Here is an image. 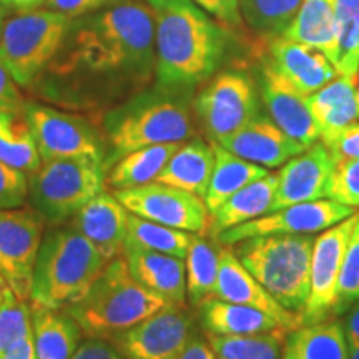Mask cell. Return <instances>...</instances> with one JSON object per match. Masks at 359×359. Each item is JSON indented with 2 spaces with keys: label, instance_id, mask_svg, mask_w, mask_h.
Listing matches in <instances>:
<instances>
[{
  "label": "cell",
  "instance_id": "obj_1",
  "mask_svg": "<svg viewBox=\"0 0 359 359\" xmlns=\"http://www.w3.org/2000/svg\"><path fill=\"white\" fill-rule=\"evenodd\" d=\"M53 72L97 82L143 83L155 72V22L150 7L132 0L72 20Z\"/></svg>",
  "mask_w": 359,
  "mask_h": 359
},
{
  "label": "cell",
  "instance_id": "obj_2",
  "mask_svg": "<svg viewBox=\"0 0 359 359\" xmlns=\"http://www.w3.org/2000/svg\"><path fill=\"white\" fill-rule=\"evenodd\" d=\"M155 22V77L163 88L195 92L222 67L228 32L193 0H147Z\"/></svg>",
  "mask_w": 359,
  "mask_h": 359
},
{
  "label": "cell",
  "instance_id": "obj_3",
  "mask_svg": "<svg viewBox=\"0 0 359 359\" xmlns=\"http://www.w3.org/2000/svg\"><path fill=\"white\" fill-rule=\"evenodd\" d=\"M191 103L193 92L155 85L107 111L103 116L107 172L135 150L195 137Z\"/></svg>",
  "mask_w": 359,
  "mask_h": 359
},
{
  "label": "cell",
  "instance_id": "obj_4",
  "mask_svg": "<svg viewBox=\"0 0 359 359\" xmlns=\"http://www.w3.org/2000/svg\"><path fill=\"white\" fill-rule=\"evenodd\" d=\"M110 259L70 224L45 230L35 262L29 302L67 308L82 296Z\"/></svg>",
  "mask_w": 359,
  "mask_h": 359
},
{
  "label": "cell",
  "instance_id": "obj_5",
  "mask_svg": "<svg viewBox=\"0 0 359 359\" xmlns=\"http://www.w3.org/2000/svg\"><path fill=\"white\" fill-rule=\"evenodd\" d=\"M130 273L123 255L111 258L88 290L65 309L87 338L109 339L167 306Z\"/></svg>",
  "mask_w": 359,
  "mask_h": 359
},
{
  "label": "cell",
  "instance_id": "obj_6",
  "mask_svg": "<svg viewBox=\"0 0 359 359\" xmlns=\"http://www.w3.org/2000/svg\"><path fill=\"white\" fill-rule=\"evenodd\" d=\"M313 235L255 236L231 245L236 258L278 303L302 314L309 294Z\"/></svg>",
  "mask_w": 359,
  "mask_h": 359
},
{
  "label": "cell",
  "instance_id": "obj_7",
  "mask_svg": "<svg viewBox=\"0 0 359 359\" xmlns=\"http://www.w3.org/2000/svg\"><path fill=\"white\" fill-rule=\"evenodd\" d=\"M103 161L75 156L42 161L29 175V203L47 226L69 223L80 208L105 190Z\"/></svg>",
  "mask_w": 359,
  "mask_h": 359
},
{
  "label": "cell",
  "instance_id": "obj_8",
  "mask_svg": "<svg viewBox=\"0 0 359 359\" xmlns=\"http://www.w3.org/2000/svg\"><path fill=\"white\" fill-rule=\"evenodd\" d=\"M72 19L48 8L25 11L4 24L0 60L19 87H30L64 45Z\"/></svg>",
  "mask_w": 359,
  "mask_h": 359
},
{
  "label": "cell",
  "instance_id": "obj_9",
  "mask_svg": "<svg viewBox=\"0 0 359 359\" xmlns=\"http://www.w3.org/2000/svg\"><path fill=\"white\" fill-rule=\"evenodd\" d=\"M191 107L206 137L217 143L263 114L258 85L240 69L215 74L193 98Z\"/></svg>",
  "mask_w": 359,
  "mask_h": 359
},
{
  "label": "cell",
  "instance_id": "obj_10",
  "mask_svg": "<svg viewBox=\"0 0 359 359\" xmlns=\"http://www.w3.org/2000/svg\"><path fill=\"white\" fill-rule=\"evenodd\" d=\"M24 114L42 161L88 156L105 165V135L98 132L87 118L40 103H27Z\"/></svg>",
  "mask_w": 359,
  "mask_h": 359
},
{
  "label": "cell",
  "instance_id": "obj_11",
  "mask_svg": "<svg viewBox=\"0 0 359 359\" xmlns=\"http://www.w3.org/2000/svg\"><path fill=\"white\" fill-rule=\"evenodd\" d=\"M45 226L32 206L0 210V283L27 302Z\"/></svg>",
  "mask_w": 359,
  "mask_h": 359
},
{
  "label": "cell",
  "instance_id": "obj_12",
  "mask_svg": "<svg viewBox=\"0 0 359 359\" xmlns=\"http://www.w3.org/2000/svg\"><path fill=\"white\" fill-rule=\"evenodd\" d=\"M115 196L130 213L140 218L193 235L210 233V212L205 200L190 191L150 182L128 190H116Z\"/></svg>",
  "mask_w": 359,
  "mask_h": 359
},
{
  "label": "cell",
  "instance_id": "obj_13",
  "mask_svg": "<svg viewBox=\"0 0 359 359\" xmlns=\"http://www.w3.org/2000/svg\"><path fill=\"white\" fill-rule=\"evenodd\" d=\"M195 330L187 306L167 304L109 341L127 359H178Z\"/></svg>",
  "mask_w": 359,
  "mask_h": 359
},
{
  "label": "cell",
  "instance_id": "obj_14",
  "mask_svg": "<svg viewBox=\"0 0 359 359\" xmlns=\"http://www.w3.org/2000/svg\"><path fill=\"white\" fill-rule=\"evenodd\" d=\"M354 213L356 210L351 206L338 203L331 198L306 201V203L286 206L251 222L238 224L230 230H224L215 238V241L219 245H235L238 241L255 236L314 235L334 226Z\"/></svg>",
  "mask_w": 359,
  "mask_h": 359
},
{
  "label": "cell",
  "instance_id": "obj_15",
  "mask_svg": "<svg viewBox=\"0 0 359 359\" xmlns=\"http://www.w3.org/2000/svg\"><path fill=\"white\" fill-rule=\"evenodd\" d=\"M358 213V212H356ZM356 213L314 238L309 271V294L302 311V325L334 318L338 281L344 251L356 223Z\"/></svg>",
  "mask_w": 359,
  "mask_h": 359
},
{
  "label": "cell",
  "instance_id": "obj_16",
  "mask_svg": "<svg viewBox=\"0 0 359 359\" xmlns=\"http://www.w3.org/2000/svg\"><path fill=\"white\" fill-rule=\"evenodd\" d=\"M258 93L269 118L303 148L320 140L321 132L308 109L306 97L286 82L264 58L258 72Z\"/></svg>",
  "mask_w": 359,
  "mask_h": 359
},
{
  "label": "cell",
  "instance_id": "obj_17",
  "mask_svg": "<svg viewBox=\"0 0 359 359\" xmlns=\"http://www.w3.org/2000/svg\"><path fill=\"white\" fill-rule=\"evenodd\" d=\"M334 156L323 142L313 143L283 165L269 213L286 206L327 198Z\"/></svg>",
  "mask_w": 359,
  "mask_h": 359
},
{
  "label": "cell",
  "instance_id": "obj_18",
  "mask_svg": "<svg viewBox=\"0 0 359 359\" xmlns=\"http://www.w3.org/2000/svg\"><path fill=\"white\" fill-rule=\"evenodd\" d=\"M213 298L257 308L275 318L288 331L302 326V316L286 309L268 293L262 283L236 258L231 245H219L218 278Z\"/></svg>",
  "mask_w": 359,
  "mask_h": 359
},
{
  "label": "cell",
  "instance_id": "obj_19",
  "mask_svg": "<svg viewBox=\"0 0 359 359\" xmlns=\"http://www.w3.org/2000/svg\"><path fill=\"white\" fill-rule=\"evenodd\" d=\"M218 145L264 168H280L293 156L306 150L264 114H259L243 128L223 138Z\"/></svg>",
  "mask_w": 359,
  "mask_h": 359
},
{
  "label": "cell",
  "instance_id": "obj_20",
  "mask_svg": "<svg viewBox=\"0 0 359 359\" xmlns=\"http://www.w3.org/2000/svg\"><path fill=\"white\" fill-rule=\"evenodd\" d=\"M266 60L303 97L318 92L338 77L334 65L325 53L285 37L269 40Z\"/></svg>",
  "mask_w": 359,
  "mask_h": 359
},
{
  "label": "cell",
  "instance_id": "obj_21",
  "mask_svg": "<svg viewBox=\"0 0 359 359\" xmlns=\"http://www.w3.org/2000/svg\"><path fill=\"white\" fill-rule=\"evenodd\" d=\"M128 213L130 212L120 203L115 193L102 191L83 208H80L79 213L65 224L75 228L80 235L100 248L107 258L111 259L123 255Z\"/></svg>",
  "mask_w": 359,
  "mask_h": 359
},
{
  "label": "cell",
  "instance_id": "obj_22",
  "mask_svg": "<svg viewBox=\"0 0 359 359\" xmlns=\"http://www.w3.org/2000/svg\"><path fill=\"white\" fill-rule=\"evenodd\" d=\"M123 257L130 273L151 293L161 296L168 304L187 306L185 259L125 243Z\"/></svg>",
  "mask_w": 359,
  "mask_h": 359
},
{
  "label": "cell",
  "instance_id": "obj_23",
  "mask_svg": "<svg viewBox=\"0 0 359 359\" xmlns=\"http://www.w3.org/2000/svg\"><path fill=\"white\" fill-rule=\"evenodd\" d=\"M200 325L206 334L217 336H253L285 331L275 318L245 304L228 303L210 298L200 304Z\"/></svg>",
  "mask_w": 359,
  "mask_h": 359
},
{
  "label": "cell",
  "instance_id": "obj_24",
  "mask_svg": "<svg viewBox=\"0 0 359 359\" xmlns=\"http://www.w3.org/2000/svg\"><path fill=\"white\" fill-rule=\"evenodd\" d=\"M215 167L213 143L193 137L183 142L170 156L155 182L190 191L205 198Z\"/></svg>",
  "mask_w": 359,
  "mask_h": 359
},
{
  "label": "cell",
  "instance_id": "obj_25",
  "mask_svg": "<svg viewBox=\"0 0 359 359\" xmlns=\"http://www.w3.org/2000/svg\"><path fill=\"white\" fill-rule=\"evenodd\" d=\"M35 359H72L83 338L82 327L65 308L32 306Z\"/></svg>",
  "mask_w": 359,
  "mask_h": 359
},
{
  "label": "cell",
  "instance_id": "obj_26",
  "mask_svg": "<svg viewBox=\"0 0 359 359\" xmlns=\"http://www.w3.org/2000/svg\"><path fill=\"white\" fill-rule=\"evenodd\" d=\"M349 343L343 321L330 320L302 325L290 331L281 359H348Z\"/></svg>",
  "mask_w": 359,
  "mask_h": 359
},
{
  "label": "cell",
  "instance_id": "obj_27",
  "mask_svg": "<svg viewBox=\"0 0 359 359\" xmlns=\"http://www.w3.org/2000/svg\"><path fill=\"white\" fill-rule=\"evenodd\" d=\"M356 83V79L338 75L318 92L306 97L308 109L320 127L321 137L338 132L359 120Z\"/></svg>",
  "mask_w": 359,
  "mask_h": 359
},
{
  "label": "cell",
  "instance_id": "obj_28",
  "mask_svg": "<svg viewBox=\"0 0 359 359\" xmlns=\"http://www.w3.org/2000/svg\"><path fill=\"white\" fill-rule=\"evenodd\" d=\"M276 187L278 173H268L231 195L217 212L210 215V235L217 238L224 230L269 213Z\"/></svg>",
  "mask_w": 359,
  "mask_h": 359
},
{
  "label": "cell",
  "instance_id": "obj_29",
  "mask_svg": "<svg viewBox=\"0 0 359 359\" xmlns=\"http://www.w3.org/2000/svg\"><path fill=\"white\" fill-rule=\"evenodd\" d=\"M281 37L316 48L334 65L338 52L336 0H303L293 22Z\"/></svg>",
  "mask_w": 359,
  "mask_h": 359
},
{
  "label": "cell",
  "instance_id": "obj_30",
  "mask_svg": "<svg viewBox=\"0 0 359 359\" xmlns=\"http://www.w3.org/2000/svg\"><path fill=\"white\" fill-rule=\"evenodd\" d=\"M212 143L215 150V167L208 190H206L203 198L210 215L217 212L224 201L231 195H235L236 191H240L241 188L269 173L268 168L240 158V156L228 151L226 148L218 145L217 142Z\"/></svg>",
  "mask_w": 359,
  "mask_h": 359
},
{
  "label": "cell",
  "instance_id": "obj_31",
  "mask_svg": "<svg viewBox=\"0 0 359 359\" xmlns=\"http://www.w3.org/2000/svg\"><path fill=\"white\" fill-rule=\"evenodd\" d=\"M183 143V142H182ZM182 143H161L125 155L107 172L105 183L114 190H128L155 182Z\"/></svg>",
  "mask_w": 359,
  "mask_h": 359
},
{
  "label": "cell",
  "instance_id": "obj_32",
  "mask_svg": "<svg viewBox=\"0 0 359 359\" xmlns=\"http://www.w3.org/2000/svg\"><path fill=\"white\" fill-rule=\"evenodd\" d=\"M0 160L25 175L34 173L42 165L24 111H0Z\"/></svg>",
  "mask_w": 359,
  "mask_h": 359
},
{
  "label": "cell",
  "instance_id": "obj_33",
  "mask_svg": "<svg viewBox=\"0 0 359 359\" xmlns=\"http://www.w3.org/2000/svg\"><path fill=\"white\" fill-rule=\"evenodd\" d=\"M219 245L206 240L205 235H193L185 257L187 299L198 309L201 303L215 296L218 278Z\"/></svg>",
  "mask_w": 359,
  "mask_h": 359
},
{
  "label": "cell",
  "instance_id": "obj_34",
  "mask_svg": "<svg viewBox=\"0 0 359 359\" xmlns=\"http://www.w3.org/2000/svg\"><path fill=\"white\" fill-rule=\"evenodd\" d=\"M303 0H240L246 25L259 37L273 40L288 29Z\"/></svg>",
  "mask_w": 359,
  "mask_h": 359
},
{
  "label": "cell",
  "instance_id": "obj_35",
  "mask_svg": "<svg viewBox=\"0 0 359 359\" xmlns=\"http://www.w3.org/2000/svg\"><path fill=\"white\" fill-rule=\"evenodd\" d=\"M191 238L193 233L175 230V228L128 213L127 241L125 243H133L140 248L160 251V253L185 259Z\"/></svg>",
  "mask_w": 359,
  "mask_h": 359
},
{
  "label": "cell",
  "instance_id": "obj_36",
  "mask_svg": "<svg viewBox=\"0 0 359 359\" xmlns=\"http://www.w3.org/2000/svg\"><path fill=\"white\" fill-rule=\"evenodd\" d=\"M338 75L359 80V0H336Z\"/></svg>",
  "mask_w": 359,
  "mask_h": 359
},
{
  "label": "cell",
  "instance_id": "obj_37",
  "mask_svg": "<svg viewBox=\"0 0 359 359\" xmlns=\"http://www.w3.org/2000/svg\"><path fill=\"white\" fill-rule=\"evenodd\" d=\"M286 334L278 331L253 336H206L217 359H281Z\"/></svg>",
  "mask_w": 359,
  "mask_h": 359
},
{
  "label": "cell",
  "instance_id": "obj_38",
  "mask_svg": "<svg viewBox=\"0 0 359 359\" xmlns=\"http://www.w3.org/2000/svg\"><path fill=\"white\" fill-rule=\"evenodd\" d=\"M32 331V308L11 288H4L0 303V358Z\"/></svg>",
  "mask_w": 359,
  "mask_h": 359
},
{
  "label": "cell",
  "instance_id": "obj_39",
  "mask_svg": "<svg viewBox=\"0 0 359 359\" xmlns=\"http://www.w3.org/2000/svg\"><path fill=\"white\" fill-rule=\"evenodd\" d=\"M356 303H359V212L341 264L334 316L346 313Z\"/></svg>",
  "mask_w": 359,
  "mask_h": 359
},
{
  "label": "cell",
  "instance_id": "obj_40",
  "mask_svg": "<svg viewBox=\"0 0 359 359\" xmlns=\"http://www.w3.org/2000/svg\"><path fill=\"white\" fill-rule=\"evenodd\" d=\"M327 198L359 208V158H334Z\"/></svg>",
  "mask_w": 359,
  "mask_h": 359
},
{
  "label": "cell",
  "instance_id": "obj_41",
  "mask_svg": "<svg viewBox=\"0 0 359 359\" xmlns=\"http://www.w3.org/2000/svg\"><path fill=\"white\" fill-rule=\"evenodd\" d=\"M29 200V175L0 160V210L22 208Z\"/></svg>",
  "mask_w": 359,
  "mask_h": 359
},
{
  "label": "cell",
  "instance_id": "obj_42",
  "mask_svg": "<svg viewBox=\"0 0 359 359\" xmlns=\"http://www.w3.org/2000/svg\"><path fill=\"white\" fill-rule=\"evenodd\" d=\"M320 140L334 158H359V122H354L338 132L325 135Z\"/></svg>",
  "mask_w": 359,
  "mask_h": 359
},
{
  "label": "cell",
  "instance_id": "obj_43",
  "mask_svg": "<svg viewBox=\"0 0 359 359\" xmlns=\"http://www.w3.org/2000/svg\"><path fill=\"white\" fill-rule=\"evenodd\" d=\"M200 8L213 17L219 25L231 30L241 29L243 15H241L240 0H193Z\"/></svg>",
  "mask_w": 359,
  "mask_h": 359
},
{
  "label": "cell",
  "instance_id": "obj_44",
  "mask_svg": "<svg viewBox=\"0 0 359 359\" xmlns=\"http://www.w3.org/2000/svg\"><path fill=\"white\" fill-rule=\"evenodd\" d=\"M116 2H120V0H43L42 6L48 11L64 13V15L74 19V17L114 6Z\"/></svg>",
  "mask_w": 359,
  "mask_h": 359
},
{
  "label": "cell",
  "instance_id": "obj_45",
  "mask_svg": "<svg viewBox=\"0 0 359 359\" xmlns=\"http://www.w3.org/2000/svg\"><path fill=\"white\" fill-rule=\"evenodd\" d=\"M25 105L19 85L0 60V111H24Z\"/></svg>",
  "mask_w": 359,
  "mask_h": 359
},
{
  "label": "cell",
  "instance_id": "obj_46",
  "mask_svg": "<svg viewBox=\"0 0 359 359\" xmlns=\"http://www.w3.org/2000/svg\"><path fill=\"white\" fill-rule=\"evenodd\" d=\"M72 359H127L105 338H87Z\"/></svg>",
  "mask_w": 359,
  "mask_h": 359
},
{
  "label": "cell",
  "instance_id": "obj_47",
  "mask_svg": "<svg viewBox=\"0 0 359 359\" xmlns=\"http://www.w3.org/2000/svg\"><path fill=\"white\" fill-rule=\"evenodd\" d=\"M178 359H217L205 331L203 333H200L198 330L193 331V334L190 336V339H188Z\"/></svg>",
  "mask_w": 359,
  "mask_h": 359
},
{
  "label": "cell",
  "instance_id": "obj_48",
  "mask_svg": "<svg viewBox=\"0 0 359 359\" xmlns=\"http://www.w3.org/2000/svg\"><path fill=\"white\" fill-rule=\"evenodd\" d=\"M0 359H35L32 331H30L24 339L19 341L12 349H8Z\"/></svg>",
  "mask_w": 359,
  "mask_h": 359
},
{
  "label": "cell",
  "instance_id": "obj_49",
  "mask_svg": "<svg viewBox=\"0 0 359 359\" xmlns=\"http://www.w3.org/2000/svg\"><path fill=\"white\" fill-rule=\"evenodd\" d=\"M344 331H346V338L349 344H359V303L353 304L348 309L346 320L343 323Z\"/></svg>",
  "mask_w": 359,
  "mask_h": 359
},
{
  "label": "cell",
  "instance_id": "obj_50",
  "mask_svg": "<svg viewBox=\"0 0 359 359\" xmlns=\"http://www.w3.org/2000/svg\"><path fill=\"white\" fill-rule=\"evenodd\" d=\"M43 0H0L2 6L8 8H13V11L25 12V11H34L39 6H42Z\"/></svg>",
  "mask_w": 359,
  "mask_h": 359
},
{
  "label": "cell",
  "instance_id": "obj_51",
  "mask_svg": "<svg viewBox=\"0 0 359 359\" xmlns=\"http://www.w3.org/2000/svg\"><path fill=\"white\" fill-rule=\"evenodd\" d=\"M348 359H359V344H349V358Z\"/></svg>",
  "mask_w": 359,
  "mask_h": 359
},
{
  "label": "cell",
  "instance_id": "obj_52",
  "mask_svg": "<svg viewBox=\"0 0 359 359\" xmlns=\"http://www.w3.org/2000/svg\"><path fill=\"white\" fill-rule=\"evenodd\" d=\"M4 17H6V11H4V7L0 6V34H2L4 24H6V22H4Z\"/></svg>",
  "mask_w": 359,
  "mask_h": 359
},
{
  "label": "cell",
  "instance_id": "obj_53",
  "mask_svg": "<svg viewBox=\"0 0 359 359\" xmlns=\"http://www.w3.org/2000/svg\"><path fill=\"white\" fill-rule=\"evenodd\" d=\"M4 288H6V285H2V283H0V303H2V296H4Z\"/></svg>",
  "mask_w": 359,
  "mask_h": 359
},
{
  "label": "cell",
  "instance_id": "obj_54",
  "mask_svg": "<svg viewBox=\"0 0 359 359\" xmlns=\"http://www.w3.org/2000/svg\"><path fill=\"white\" fill-rule=\"evenodd\" d=\"M356 100H358V109H359V80L356 83Z\"/></svg>",
  "mask_w": 359,
  "mask_h": 359
}]
</instances>
